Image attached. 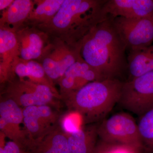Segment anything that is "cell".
Listing matches in <instances>:
<instances>
[{
  "label": "cell",
  "instance_id": "obj_13",
  "mask_svg": "<svg viewBox=\"0 0 153 153\" xmlns=\"http://www.w3.org/2000/svg\"><path fill=\"white\" fill-rule=\"evenodd\" d=\"M103 9L113 18L153 20V0H106Z\"/></svg>",
  "mask_w": 153,
  "mask_h": 153
},
{
  "label": "cell",
  "instance_id": "obj_25",
  "mask_svg": "<svg viewBox=\"0 0 153 153\" xmlns=\"http://www.w3.org/2000/svg\"><path fill=\"white\" fill-rule=\"evenodd\" d=\"M14 0H0V10L4 11L12 4Z\"/></svg>",
  "mask_w": 153,
  "mask_h": 153
},
{
  "label": "cell",
  "instance_id": "obj_1",
  "mask_svg": "<svg viewBox=\"0 0 153 153\" xmlns=\"http://www.w3.org/2000/svg\"><path fill=\"white\" fill-rule=\"evenodd\" d=\"M126 50L108 16L82 39L80 55L103 79H118L127 70Z\"/></svg>",
  "mask_w": 153,
  "mask_h": 153
},
{
  "label": "cell",
  "instance_id": "obj_20",
  "mask_svg": "<svg viewBox=\"0 0 153 153\" xmlns=\"http://www.w3.org/2000/svg\"><path fill=\"white\" fill-rule=\"evenodd\" d=\"M64 0L34 1L33 10L25 26L36 27L46 25L57 13Z\"/></svg>",
  "mask_w": 153,
  "mask_h": 153
},
{
  "label": "cell",
  "instance_id": "obj_12",
  "mask_svg": "<svg viewBox=\"0 0 153 153\" xmlns=\"http://www.w3.org/2000/svg\"><path fill=\"white\" fill-rule=\"evenodd\" d=\"M102 79H105L81 57L66 70L57 83L60 86L61 97L89 82Z\"/></svg>",
  "mask_w": 153,
  "mask_h": 153
},
{
  "label": "cell",
  "instance_id": "obj_7",
  "mask_svg": "<svg viewBox=\"0 0 153 153\" xmlns=\"http://www.w3.org/2000/svg\"><path fill=\"white\" fill-rule=\"evenodd\" d=\"M81 44L71 46L55 37L49 41L40 63L53 83L57 82L66 70L81 57Z\"/></svg>",
  "mask_w": 153,
  "mask_h": 153
},
{
  "label": "cell",
  "instance_id": "obj_22",
  "mask_svg": "<svg viewBox=\"0 0 153 153\" xmlns=\"http://www.w3.org/2000/svg\"><path fill=\"white\" fill-rule=\"evenodd\" d=\"M58 123L62 130L67 134L78 131L85 126L81 115L72 110H68L60 117Z\"/></svg>",
  "mask_w": 153,
  "mask_h": 153
},
{
  "label": "cell",
  "instance_id": "obj_15",
  "mask_svg": "<svg viewBox=\"0 0 153 153\" xmlns=\"http://www.w3.org/2000/svg\"><path fill=\"white\" fill-rule=\"evenodd\" d=\"M34 1L14 0L7 9L3 11L0 19V28L16 32L25 26L33 10Z\"/></svg>",
  "mask_w": 153,
  "mask_h": 153
},
{
  "label": "cell",
  "instance_id": "obj_18",
  "mask_svg": "<svg viewBox=\"0 0 153 153\" xmlns=\"http://www.w3.org/2000/svg\"><path fill=\"white\" fill-rule=\"evenodd\" d=\"M13 78L17 76L19 79H26L32 82L47 85L58 94L54 83L49 79L41 63L36 60L25 61L18 58L13 68Z\"/></svg>",
  "mask_w": 153,
  "mask_h": 153
},
{
  "label": "cell",
  "instance_id": "obj_11",
  "mask_svg": "<svg viewBox=\"0 0 153 153\" xmlns=\"http://www.w3.org/2000/svg\"><path fill=\"white\" fill-rule=\"evenodd\" d=\"M19 58L20 60L41 59L49 43V36L36 27L24 26L16 32Z\"/></svg>",
  "mask_w": 153,
  "mask_h": 153
},
{
  "label": "cell",
  "instance_id": "obj_17",
  "mask_svg": "<svg viewBox=\"0 0 153 153\" xmlns=\"http://www.w3.org/2000/svg\"><path fill=\"white\" fill-rule=\"evenodd\" d=\"M99 123L86 125L78 131L67 134L69 153H94L99 140Z\"/></svg>",
  "mask_w": 153,
  "mask_h": 153
},
{
  "label": "cell",
  "instance_id": "obj_4",
  "mask_svg": "<svg viewBox=\"0 0 153 153\" xmlns=\"http://www.w3.org/2000/svg\"><path fill=\"white\" fill-rule=\"evenodd\" d=\"M97 132L99 139L103 141L129 146L143 152L137 123L127 113H118L105 119L99 123Z\"/></svg>",
  "mask_w": 153,
  "mask_h": 153
},
{
  "label": "cell",
  "instance_id": "obj_24",
  "mask_svg": "<svg viewBox=\"0 0 153 153\" xmlns=\"http://www.w3.org/2000/svg\"><path fill=\"white\" fill-rule=\"evenodd\" d=\"M7 137L0 132V153H28L21 146L10 140L6 141Z\"/></svg>",
  "mask_w": 153,
  "mask_h": 153
},
{
  "label": "cell",
  "instance_id": "obj_23",
  "mask_svg": "<svg viewBox=\"0 0 153 153\" xmlns=\"http://www.w3.org/2000/svg\"><path fill=\"white\" fill-rule=\"evenodd\" d=\"M93 153H143L142 152L129 146L110 143L99 139Z\"/></svg>",
  "mask_w": 153,
  "mask_h": 153
},
{
  "label": "cell",
  "instance_id": "obj_14",
  "mask_svg": "<svg viewBox=\"0 0 153 153\" xmlns=\"http://www.w3.org/2000/svg\"><path fill=\"white\" fill-rule=\"evenodd\" d=\"M18 40L16 32L0 28V80L8 82L13 78V66L19 58Z\"/></svg>",
  "mask_w": 153,
  "mask_h": 153
},
{
  "label": "cell",
  "instance_id": "obj_8",
  "mask_svg": "<svg viewBox=\"0 0 153 153\" xmlns=\"http://www.w3.org/2000/svg\"><path fill=\"white\" fill-rule=\"evenodd\" d=\"M112 18L115 29L127 50L132 51L152 45L153 20L122 17Z\"/></svg>",
  "mask_w": 153,
  "mask_h": 153
},
{
  "label": "cell",
  "instance_id": "obj_10",
  "mask_svg": "<svg viewBox=\"0 0 153 153\" xmlns=\"http://www.w3.org/2000/svg\"><path fill=\"white\" fill-rule=\"evenodd\" d=\"M52 107L42 105L23 108L24 129L31 142L42 137L58 125L60 116Z\"/></svg>",
  "mask_w": 153,
  "mask_h": 153
},
{
  "label": "cell",
  "instance_id": "obj_6",
  "mask_svg": "<svg viewBox=\"0 0 153 153\" xmlns=\"http://www.w3.org/2000/svg\"><path fill=\"white\" fill-rule=\"evenodd\" d=\"M118 104L140 117L153 108V71L123 82Z\"/></svg>",
  "mask_w": 153,
  "mask_h": 153
},
{
  "label": "cell",
  "instance_id": "obj_21",
  "mask_svg": "<svg viewBox=\"0 0 153 153\" xmlns=\"http://www.w3.org/2000/svg\"><path fill=\"white\" fill-rule=\"evenodd\" d=\"M143 153H153V108L140 117L137 123Z\"/></svg>",
  "mask_w": 153,
  "mask_h": 153
},
{
  "label": "cell",
  "instance_id": "obj_2",
  "mask_svg": "<svg viewBox=\"0 0 153 153\" xmlns=\"http://www.w3.org/2000/svg\"><path fill=\"white\" fill-rule=\"evenodd\" d=\"M106 0H64L56 15L39 30L77 46L92 28L108 17L104 11Z\"/></svg>",
  "mask_w": 153,
  "mask_h": 153
},
{
  "label": "cell",
  "instance_id": "obj_9",
  "mask_svg": "<svg viewBox=\"0 0 153 153\" xmlns=\"http://www.w3.org/2000/svg\"><path fill=\"white\" fill-rule=\"evenodd\" d=\"M24 120L23 108L13 100L5 97L0 102V129L7 138L27 151L31 142L29 135L21 128Z\"/></svg>",
  "mask_w": 153,
  "mask_h": 153
},
{
  "label": "cell",
  "instance_id": "obj_3",
  "mask_svg": "<svg viewBox=\"0 0 153 153\" xmlns=\"http://www.w3.org/2000/svg\"><path fill=\"white\" fill-rule=\"evenodd\" d=\"M123 84V82L117 78L94 81L62 96L61 99L68 110L81 115L85 125L99 123L118 103Z\"/></svg>",
  "mask_w": 153,
  "mask_h": 153
},
{
  "label": "cell",
  "instance_id": "obj_19",
  "mask_svg": "<svg viewBox=\"0 0 153 153\" xmlns=\"http://www.w3.org/2000/svg\"><path fill=\"white\" fill-rule=\"evenodd\" d=\"M127 62L128 80L153 71V44L149 47L129 51Z\"/></svg>",
  "mask_w": 153,
  "mask_h": 153
},
{
  "label": "cell",
  "instance_id": "obj_16",
  "mask_svg": "<svg viewBox=\"0 0 153 153\" xmlns=\"http://www.w3.org/2000/svg\"><path fill=\"white\" fill-rule=\"evenodd\" d=\"M28 153H69L68 136L58 124L42 137L32 141Z\"/></svg>",
  "mask_w": 153,
  "mask_h": 153
},
{
  "label": "cell",
  "instance_id": "obj_5",
  "mask_svg": "<svg viewBox=\"0 0 153 153\" xmlns=\"http://www.w3.org/2000/svg\"><path fill=\"white\" fill-rule=\"evenodd\" d=\"M5 94L22 108L42 105L57 107V100L61 99V96L47 85L19 78L9 81Z\"/></svg>",
  "mask_w": 153,
  "mask_h": 153
}]
</instances>
